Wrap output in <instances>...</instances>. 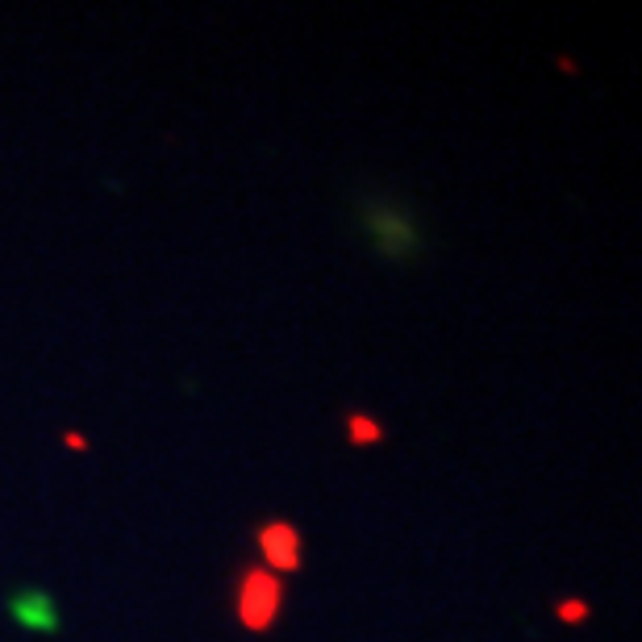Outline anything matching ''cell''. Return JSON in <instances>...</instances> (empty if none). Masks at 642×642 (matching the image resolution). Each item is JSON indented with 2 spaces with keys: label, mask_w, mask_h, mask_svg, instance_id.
I'll return each mask as SVG.
<instances>
[{
  "label": "cell",
  "mask_w": 642,
  "mask_h": 642,
  "mask_svg": "<svg viewBox=\"0 0 642 642\" xmlns=\"http://www.w3.org/2000/svg\"><path fill=\"white\" fill-rule=\"evenodd\" d=\"M234 609H238V625L250 630V634L271 630L283 609V580L276 571H267V567H246L243 576H238Z\"/></svg>",
  "instance_id": "cell-1"
},
{
  "label": "cell",
  "mask_w": 642,
  "mask_h": 642,
  "mask_svg": "<svg viewBox=\"0 0 642 642\" xmlns=\"http://www.w3.org/2000/svg\"><path fill=\"white\" fill-rule=\"evenodd\" d=\"M363 229L384 259H414L421 246L417 222L397 205H363Z\"/></svg>",
  "instance_id": "cell-2"
},
{
  "label": "cell",
  "mask_w": 642,
  "mask_h": 642,
  "mask_svg": "<svg viewBox=\"0 0 642 642\" xmlns=\"http://www.w3.org/2000/svg\"><path fill=\"white\" fill-rule=\"evenodd\" d=\"M255 547H259V559H264L267 571L276 576H288V571H301V529L283 517H271L255 529Z\"/></svg>",
  "instance_id": "cell-3"
},
{
  "label": "cell",
  "mask_w": 642,
  "mask_h": 642,
  "mask_svg": "<svg viewBox=\"0 0 642 642\" xmlns=\"http://www.w3.org/2000/svg\"><path fill=\"white\" fill-rule=\"evenodd\" d=\"M9 618H13L21 630H30V634H58V630H63L58 604L46 588L21 585L18 592H9Z\"/></svg>",
  "instance_id": "cell-4"
},
{
  "label": "cell",
  "mask_w": 642,
  "mask_h": 642,
  "mask_svg": "<svg viewBox=\"0 0 642 642\" xmlns=\"http://www.w3.org/2000/svg\"><path fill=\"white\" fill-rule=\"evenodd\" d=\"M384 435H388V430H384L372 414H360V409L346 414V442H351V447H360V451L363 447H376V442H384Z\"/></svg>",
  "instance_id": "cell-5"
},
{
  "label": "cell",
  "mask_w": 642,
  "mask_h": 642,
  "mask_svg": "<svg viewBox=\"0 0 642 642\" xmlns=\"http://www.w3.org/2000/svg\"><path fill=\"white\" fill-rule=\"evenodd\" d=\"M555 618L564 625H585L592 618V604L580 601V597H564V601H555Z\"/></svg>",
  "instance_id": "cell-6"
},
{
  "label": "cell",
  "mask_w": 642,
  "mask_h": 642,
  "mask_svg": "<svg viewBox=\"0 0 642 642\" xmlns=\"http://www.w3.org/2000/svg\"><path fill=\"white\" fill-rule=\"evenodd\" d=\"M63 447H67V451H88V438L84 435H76V430H63Z\"/></svg>",
  "instance_id": "cell-7"
}]
</instances>
